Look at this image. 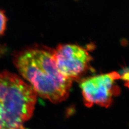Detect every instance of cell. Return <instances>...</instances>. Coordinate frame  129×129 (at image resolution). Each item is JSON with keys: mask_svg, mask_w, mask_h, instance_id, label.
I'll list each match as a JSON object with an SVG mask.
<instances>
[{"mask_svg": "<svg viewBox=\"0 0 129 129\" xmlns=\"http://www.w3.org/2000/svg\"><path fill=\"white\" fill-rule=\"evenodd\" d=\"M14 62L20 74L37 95L55 103L69 96L72 81L60 73L52 51L29 48L16 55Z\"/></svg>", "mask_w": 129, "mask_h": 129, "instance_id": "cell-1", "label": "cell"}, {"mask_svg": "<svg viewBox=\"0 0 129 129\" xmlns=\"http://www.w3.org/2000/svg\"><path fill=\"white\" fill-rule=\"evenodd\" d=\"M37 94L15 74L0 72V124L3 129H25L32 116Z\"/></svg>", "mask_w": 129, "mask_h": 129, "instance_id": "cell-2", "label": "cell"}, {"mask_svg": "<svg viewBox=\"0 0 129 129\" xmlns=\"http://www.w3.org/2000/svg\"><path fill=\"white\" fill-rule=\"evenodd\" d=\"M120 78L119 73L112 72L84 79L80 87L85 105L91 107L96 104L109 107L113 98L120 94V88L116 84V81Z\"/></svg>", "mask_w": 129, "mask_h": 129, "instance_id": "cell-3", "label": "cell"}, {"mask_svg": "<svg viewBox=\"0 0 129 129\" xmlns=\"http://www.w3.org/2000/svg\"><path fill=\"white\" fill-rule=\"evenodd\" d=\"M52 53L60 73L72 81L85 72L91 60L85 48L73 44L60 45Z\"/></svg>", "mask_w": 129, "mask_h": 129, "instance_id": "cell-4", "label": "cell"}, {"mask_svg": "<svg viewBox=\"0 0 129 129\" xmlns=\"http://www.w3.org/2000/svg\"><path fill=\"white\" fill-rule=\"evenodd\" d=\"M7 19L5 15L4 12L0 10V36L2 35L6 27Z\"/></svg>", "mask_w": 129, "mask_h": 129, "instance_id": "cell-5", "label": "cell"}, {"mask_svg": "<svg viewBox=\"0 0 129 129\" xmlns=\"http://www.w3.org/2000/svg\"><path fill=\"white\" fill-rule=\"evenodd\" d=\"M120 78L124 81L125 85L129 88V68L124 70L120 75Z\"/></svg>", "mask_w": 129, "mask_h": 129, "instance_id": "cell-6", "label": "cell"}, {"mask_svg": "<svg viewBox=\"0 0 129 129\" xmlns=\"http://www.w3.org/2000/svg\"><path fill=\"white\" fill-rule=\"evenodd\" d=\"M0 129H3V128H2V126L1 125V124H0Z\"/></svg>", "mask_w": 129, "mask_h": 129, "instance_id": "cell-7", "label": "cell"}, {"mask_svg": "<svg viewBox=\"0 0 129 129\" xmlns=\"http://www.w3.org/2000/svg\"></svg>", "mask_w": 129, "mask_h": 129, "instance_id": "cell-8", "label": "cell"}]
</instances>
